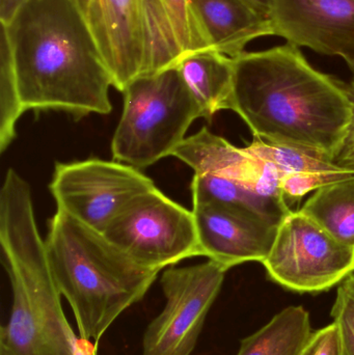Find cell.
<instances>
[{
  "label": "cell",
  "instance_id": "obj_7",
  "mask_svg": "<svg viewBox=\"0 0 354 355\" xmlns=\"http://www.w3.org/2000/svg\"><path fill=\"white\" fill-rule=\"evenodd\" d=\"M262 264L268 277L282 287L318 293L353 275L354 246L341 243L301 211H291Z\"/></svg>",
  "mask_w": 354,
  "mask_h": 355
},
{
  "label": "cell",
  "instance_id": "obj_23",
  "mask_svg": "<svg viewBox=\"0 0 354 355\" xmlns=\"http://www.w3.org/2000/svg\"><path fill=\"white\" fill-rule=\"evenodd\" d=\"M168 17L174 25L179 43L184 56L195 51L193 22L188 0H161ZM183 56V58H184Z\"/></svg>",
  "mask_w": 354,
  "mask_h": 355
},
{
  "label": "cell",
  "instance_id": "obj_12",
  "mask_svg": "<svg viewBox=\"0 0 354 355\" xmlns=\"http://www.w3.org/2000/svg\"><path fill=\"white\" fill-rule=\"evenodd\" d=\"M85 18L112 85L124 91L143 71L139 0H89Z\"/></svg>",
  "mask_w": 354,
  "mask_h": 355
},
{
  "label": "cell",
  "instance_id": "obj_24",
  "mask_svg": "<svg viewBox=\"0 0 354 355\" xmlns=\"http://www.w3.org/2000/svg\"><path fill=\"white\" fill-rule=\"evenodd\" d=\"M301 355H341L336 324L313 331Z\"/></svg>",
  "mask_w": 354,
  "mask_h": 355
},
{
  "label": "cell",
  "instance_id": "obj_3",
  "mask_svg": "<svg viewBox=\"0 0 354 355\" xmlns=\"http://www.w3.org/2000/svg\"><path fill=\"white\" fill-rule=\"evenodd\" d=\"M0 244L12 294L10 319L0 331V355H98L64 315L30 186L12 168L0 191Z\"/></svg>",
  "mask_w": 354,
  "mask_h": 355
},
{
  "label": "cell",
  "instance_id": "obj_11",
  "mask_svg": "<svg viewBox=\"0 0 354 355\" xmlns=\"http://www.w3.org/2000/svg\"><path fill=\"white\" fill-rule=\"evenodd\" d=\"M270 20L292 45L354 60V0H272Z\"/></svg>",
  "mask_w": 354,
  "mask_h": 355
},
{
  "label": "cell",
  "instance_id": "obj_14",
  "mask_svg": "<svg viewBox=\"0 0 354 355\" xmlns=\"http://www.w3.org/2000/svg\"><path fill=\"white\" fill-rule=\"evenodd\" d=\"M193 168L195 174L227 178L251 186L265 196L284 198L280 176L272 164L239 149L206 127L186 137L172 154Z\"/></svg>",
  "mask_w": 354,
  "mask_h": 355
},
{
  "label": "cell",
  "instance_id": "obj_22",
  "mask_svg": "<svg viewBox=\"0 0 354 355\" xmlns=\"http://www.w3.org/2000/svg\"><path fill=\"white\" fill-rule=\"evenodd\" d=\"M348 179L353 178L322 174L283 175L280 177V188L285 202L290 208V206L299 202L309 192L319 189L328 184Z\"/></svg>",
  "mask_w": 354,
  "mask_h": 355
},
{
  "label": "cell",
  "instance_id": "obj_27",
  "mask_svg": "<svg viewBox=\"0 0 354 355\" xmlns=\"http://www.w3.org/2000/svg\"><path fill=\"white\" fill-rule=\"evenodd\" d=\"M245 1L251 4L256 10L261 12L264 16L270 18L272 8V0H245Z\"/></svg>",
  "mask_w": 354,
  "mask_h": 355
},
{
  "label": "cell",
  "instance_id": "obj_1",
  "mask_svg": "<svg viewBox=\"0 0 354 355\" xmlns=\"http://www.w3.org/2000/svg\"><path fill=\"white\" fill-rule=\"evenodd\" d=\"M233 62L228 110L256 139L336 162L353 122V89L314 69L290 43L245 51Z\"/></svg>",
  "mask_w": 354,
  "mask_h": 355
},
{
  "label": "cell",
  "instance_id": "obj_2",
  "mask_svg": "<svg viewBox=\"0 0 354 355\" xmlns=\"http://www.w3.org/2000/svg\"><path fill=\"white\" fill-rule=\"evenodd\" d=\"M12 52L19 119L28 110L108 114L112 79L75 0H27L1 24Z\"/></svg>",
  "mask_w": 354,
  "mask_h": 355
},
{
  "label": "cell",
  "instance_id": "obj_6",
  "mask_svg": "<svg viewBox=\"0 0 354 355\" xmlns=\"http://www.w3.org/2000/svg\"><path fill=\"white\" fill-rule=\"evenodd\" d=\"M103 234L137 266L154 272L202 257L193 210L157 187L135 198Z\"/></svg>",
  "mask_w": 354,
  "mask_h": 355
},
{
  "label": "cell",
  "instance_id": "obj_15",
  "mask_svg": "<svg viewBox=\"0 0 354 355\" xmlns=\"http://www.w3.org/2000/svg\"><path fill=\"white\" fill-rule=\"evenodd\" d=\"M176 68L199 105L202 118L211 121L216 112L228 110L234 78L233 58L214 50H202L185 55Z\"/></svg>",
  "mask_w": 354,
  "mask_h": 355
},
{
  "label": "cell",
  "instance_id": "obj_5",
  "mask_svg": "<svg viewBox=\"0 0 354 355\" xmlns=\"http://www.w3.org/2000/svg\"><path fill=\"white\" fill-rule=\"evenodd\" d=\"M122 116L112 141V158L137 170L172 156L201 110L176 67L131 81L122 92Z\"/></svg>",
  "mask_w": 354,
  "mask_h": 355
},
{
  "label": "cell",
  "instance_id": "obj_16",
  "mask_svg": "<svg viewBox=\"0 0 354 355\" xmlns=\"http://www.w3.org/2000/svg\"><path fill=\"white\" fill-rule=\"evenodd\" d=\"M193 204L218 202L260 215L280 225L291 209L284 198L265 196L247 184L209 174H195L191 183Z\"/></svg>",
  "mask_w": 354,
  "mask_h": 355
},
{
  "label": "cell",
  "instance_id": "obj_25",
  "mask_svg": "<svg viewBox=\"0 0 354 355\" xmlns=\"http://www.w3.org/2000/svg\"><path fill=\"white\" fill-rule=\"evenodd\" d=\"M349 68L353 73V96H354V60L347 62ZM336 164L342 168H349L354 171V112L353 122H351V129H349L348 137L345 141L344 147L341 151L340 155L337 158Z\"/></svg>",
  "mask_w": 354,
  "mask_h": 355
},
{
  "label": "cell",
  "instance_id": "obj_8",
  "mask_svg": "<svg viewBox=\"0 0 354 355\" xmlns=\"http://www.w3.org/2000/svg\"><path fill=\"white\" fill-rule=\"evenodd\" d=\"M155 188L141 170L99 158L57 162L49 185L57 209L101 233L135 198Z\"/></svg>",
  "mask_w": 354,
  "mask_h": 355
},
{
  "label": "cell",
  "instance_id": "obj_9",
  "mask_svg": "<svg viewBox=\"0 0 354 355\" xmlns=\"http://www.w3.org/2000/svg\"><path fill=\"white\" fill-rule=\"evenodd\" d=\"M227 271L212 260L166 268L160 279L166 304L145 329L141 355H191Z\"/></svg>",
  "mask_w": 354,
  "mask_h": 355
},
{
  "label": "cell",
  "instance_id": "obj_28",
  "mask_svg": "<svg viewBox=\"0 0 354 355\" xmlns=\"http://www.w3.org/2000/svg\"><path fill=\"white\" fill-rule=\"evenodd\" d=\"M76 3L78 4L80 10H82L83 14H87V8H89V0H75Z\"/></svg>",
  "mask_w": 354,
  "mask_h": 355
},
{
  "label": "cell",
  "instance_id": "obj_20",
  "mask_svg": "<svg viewBox=\"0 0 354 355\" xmlns=\"http://www.w3.org/2000/svg\"><path fill=\"white\" fill-rule=\"evenodd\" d=\"M245 149L255 157L272 164L280 177L288 174H322L354 178V171L342 168L321 156L295 148L267 143L256 137Z\"/></svg>",
  "mask_w": 354,
  "mask_h": 355
},
{
  "label": "cell",
  "instance_id": "obj_18",
  "mask_svg": "<svg viewBox=\"0 0 354 355\" xmlns=\"http://www.w3.org/2000/svg\"><path fill=\"white\" fill-rule=\"evenodd\" d=\"M139 4L143 40L141 76L176 67L184 52L161 0H139Z\"/></svg>",
  "mask_w": 354,
  "mask_h": 355
},
{
  "label": "cell",
  "instance_id": "obj_21",
  "mask_svg": "<svg viewBox=\"0 0 354 355\" xmlns=\"http://www.w3.org/2000/svg\"><path fill=\"white\" fill-rule=\"evenodd\" d=\"M332 317L338 331L341 355H354V275L339 286Z\"/></svg>",
  "mask_w": 354,
  "mask_h": 355
},
{
  "label": "cell",
  "instance_id": "obj_4",
  "mask_svg": "<svg viewBox=\"0 0 354 355\" xmlns=\"http://www.w3.org/2000/svg\"><path fill=\"white\" fill-rule=\"evenodd\" d=\"M45 239L60 294L76 319L79 337L97 347L114 321L143 300L159 272L137 266L101 232L56 208Z\"/></svg>",
  "mask_w": 354,
  "mask_h": 355
},
{
  "label": "cell",
  "instance_id": "obj_10",
  "mask_svg": "<svg viewBox=\"0 0 354 355\" xmlns=\"http://www.w3.org/2000/svg\"><path fill=\"white\" fill-rule=\"evenodd\" d=\"M201 256L227 269L247 262L263 263L280 225L260 215L218 202L193 204Z\"/></svg>",
  "mask_w": 354,
  "mask_h": 355
},
{
  "label": "cell",
  "instance_id": "obj_19",
  "mask_svg": "<svg viewBox=\"0 0 354 355\" xmlns=\"http://www.w3.org/2000/svg\"><path fill=\"white\" fill-rule=\"evenodd\" d=\"M299 211L341 243L354 246V178L316 190Z\"/></svg>",
  "mask_w": 354,
  "mask_h": 355
},
{
  "label": "cell",
  "instance_id": "obj_17",
  "mask_svg": "<svg viewBox=\"0 0 354 355\" xmlns=\"http://www.w3.org/2000/svg\"><path fill=\"white\" fill-rule=\"evenodd\" d=\"M312 333L308 311L301 306H288L243 339L236 355H301Z\"/></svg>",
  "mask_w": 354,
  "mask_h": 355
},
{
  "label": "cell",
  "instance_id": "obj_26",
  "mask_svg": "<svg viewBox=\"0 0 354 355\" xmlns=\"http://www.w3.org/2000/svg\"><path fill=\"white\" fill-rule=\"evenodd\" d=\"M27 0H0V21L6 24Z\"/></svg>",
  "mask_w": 354,
  "mask_h": 355
},
{
  "label": "cell",
  "instance_id": "obj_13",
  "mask_svg": "<svg viewBox=\"0 0 354 355\" xmlns=\"http://www.w3.org/2000/svg\"><path fill=\"white\" fill-rule=\"evenodd\" d=\"M195 51L214 50L231 58L254 40L274 35L272 20L245 0H188Z\"/></svg>",
  "mask_w": 354,
  "mask_h": 355
}]
</instances>
